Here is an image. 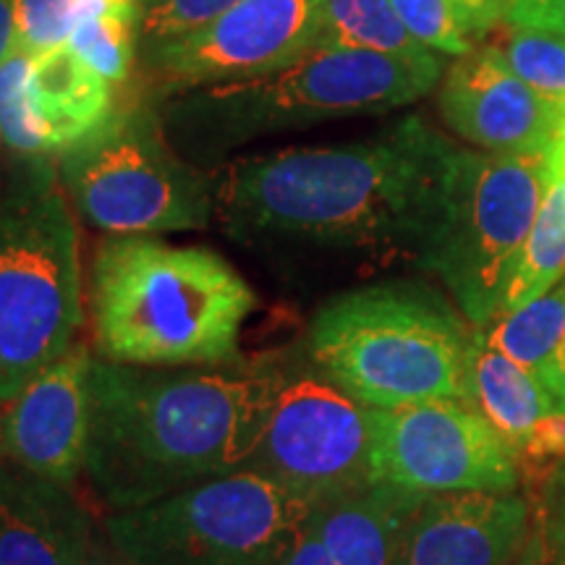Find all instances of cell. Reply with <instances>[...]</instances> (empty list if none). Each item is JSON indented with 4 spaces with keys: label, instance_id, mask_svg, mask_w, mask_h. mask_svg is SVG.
Returning a JSON list of instances; mask_svg holds the SVG:
<instances>
[{
    "label": "cell",
    "instance_id": "6da1fadb",
    "mask_svg": "<svg viewBox=\"0 0 565 565\" xmlns=\"http://www.w3.org/2000/svg\"><path fill=\"white\" fill-rule=\"evenodd\" d=\"M461 147L422 116L341 147L252 154L212 171L215 215L246 242L419 254Z\"/></svg>",
    "mask_w": 565,
    "mask_h": 565
},
{
    "label": "cell",
    "instance_id": "7a4b0ae2",
    "mask_svg": "<svg viewBox=\"0 0 565 565\" xmlns=\"http://www.w3.org/2000/svg\"><path fill=\"white\" fill-rule=\"evenodd\" d=\"M84 477L110 513L238 475L263 435L273 364L154 370L95 356Z\"/></svg>",
    "mask_w": 565,
    "mask_h": 565
},
{
    "label": "cell",
    "instance_id": "3957f363",
    "mask_svg": "<svg viewBox=\"0 0 565 565\" xmlns=\"http://www.w3.org/2000/svg\"><path fill=\"white\" fill-rule=\"evenodd\" d=\"M257 296L228 259L158 236H108L89 270L100 359L183 370L236 364Z\"/></svg>",
    "mask_w": 565,
    "mask_h": 565
},
{
    "label": "cell",
    "instance_id": "277c9868",
    "mask_svg": "<svg viewBox=\"0 0 565 565\" xmlns=\"http://www.w3.org/2000/svg\"><path fill=\"white\" fill-rule=\"evenodd\" d=\"M443 74V58L416 63L315 45L273 74L175 92L160 121L183 158L215 171L254 139L406 108L427 97Z\"/></svg>",
    "mask_w": 565,
    "mask_h": 565
},
{
    "label": "cell",
    "instance_id": "5b68a950",
    "mask_svg": "<svg viewBox=\"0 0 565 565\" xmlns=\"http://www.w3.org/2000/svg\"><path fill=\"white\" fill-rule=\"evenodd\" d=\"M471 322L408 282L356 288L317 309L307 356L366 408L466 398Z\"/></svg>",
    "mask_w": 565,
    "mask_h": 565
},
{
    "label": "cell",
    "instance_id": "8992f818",
    "mask_svg": "<svg viewBox=\"0 0 565 565\" xmlns=\"http://www.w3.org/2000/svg\"><path fill=\"white\" fill-rule=\"evenodd\" d=\"M74 212L47 158L0 202V404L74 349L82 328Z\"/></svg>",
    "mask_w": 565,
    "mask_h": 565
},
{
    "label": "cell",
    "instance_id": "52a82bcc",
    "mask_svg": "<svg viewBox=\"0 0 565 565\" xmlns=\"http://www.w3.org/2000/svg\"><path fill=\"white\" fill-rule=\"evenodd\" d=\"M58 181L82 221L108 236L202 231L215 217L212 171L168 139L160 113L126 105L58 154Z\"/></svg>",
    "mask_w": 565,
    "mask_h": 565
},
{
    "label": "cell",
    "instance_id": "ba28073f",
    "mask_svg": "<svg viewBox=\"0 0 565 565\" xmlns=\"http://www.w3.org/2000/svg\"><path fill=\"white\" fill-rule=\"evenodd\" d=\"M550 179V152H458L443 210L419 254L471 328L498 317Z\"/></svg>",
    "mask_w": 565,
    "mask_h": 565
},
{
    "label": "cell",
    "instance_id": "9c48e42d",
    "mask_svg": "<svg viewBox=\"0 0 565 565\" xmlns=\"http://www.w3.org/2000/svg\"><path fill=\"white\" fill-rule=\"evenodd\" d=\"M312 505L252 471L108 513L103 532L137 565H286Z\"/></svg>",
    "mask_w": 565,
    "mask_h": 565
},
{
    "label": "cell",
    "instance_id": "30bf717a",
    "mask_svg": "<svg viewBox=\"0 0 565 565\" xmlns=\"http://www.w3.org/2000/svg\"><path fill=\"white\" fill-rule=\"evenodd\" d=\"M270 364V412L244 471L312 508L372 484V408L351 398L309 356Z\"/></svg>",
    "mask_w": 565,
    "mask_h": 565
},
{
    "label": "cell",
    "instance_id": "8fae6325",
    "mask_svg": "<svg viewBox=\"0 0 565 565\" xmlns=\"http://www.w3.org/2000/svg\"><path fill=\"white\" fill-rule=\"evenodd\" d=\"M372 479L422 494L515 492L521 461L466 398L372 408Z\"/></svg>",
    "mask_w": 565,
    "mask_h": 565
},
{
    "label": "cell",
    "instance_id": "7c38bea8",
    "mask_svg": "<svg viewBox=\"0 0 565 565\" xmlns=\"http://www.w3.org/2000/svg\"><path fill=\"white\" fill-rule=\"evenodd\" d=\"M324 0H242L204 30L141 51L171 95L273 74L317 45Z\"/></svg>",
    "mask_w": 565,
    "mask_h": 565
},
{
    "label": "cell",
    "instance_id": "4fadbf2b",
    "mask_svg": "<svg viewBox=\"0 0 565 565\" xmlns=\"http://www.w3.org/2000/svg\"><path fill=\"white\" fill-rule=\"evenodd\" d=\"M92 356L74 343L0 412V454L19 469L68 490L84 477L89 443Z\"/></svg>",
    "mask_w": 565,
    "mask_h": 565
},
{
    "label": "cell",
    "instance_id": "5bb4252c",
    "mask_svg": "<svg viewBox=\"0 0 565 565\" xmlns=\"http://www.w3.org/2000/svg\"><path fill=\"white\" fill-rule=\"evenodd\" d=\"M443 121L463 141L494 154L550 152L563 116L508 68L494 45L454 61L437 92Z\"/></svg>",
    "mask_w": 565,
    "mask_h": 565
},
{
    "label": "cell",
    "instance_id": "9a60e30c",
    "mask_svg": "<svg viewBox=\"0 0 565 565\" xmlns=\"http://www.w3.org/2000/svg\"><path fill=\"white\" fill-rule=\"evenodd\" d=\"M534 519L519 492L429 494L391 565H513Z\"/></svg>",
    "mask_w": 565,
    "mask_h": 565
},
{
    "label": "cell",
    "instance_id": "2e32d148",
    "mask_svg": "<svg viewBox=\"0 0 565 565\" xmlns=\"http://www.w3.org/2000/svg\"><path fill=\"white\" fill-rule=\"evenodd\" d=\"M97 540L74 490L0 466V565H89Z\"/></svg>",
    "mask_w": 565,
    "mask_h": 565
},
{
    "label": "cell",
    "instance_id": "e0dca14e",
    "mask_svg": "<svg viewBox=\"0 0 565 565\" xmlns=\"http://www.w3.org/2000/svg\"><path fill=\"white\" fill-rule=\"evenodd\" d=\"M113 89L68 45L32 55L24 103L42 158L63 154L95 131L116 108Z\"/></svg>",
    "mask_w": 565,
    "mask_h": 565
},
{
    "label": "cell",
    "instance_id": "ac0fdd59",
    "mask_svg": "<svg viewBox=\"0 0 565 565\" xmlns=\"http://www.w3.org/2000/svg\"><path fill=\"white\" fill-rule=\"evenodd\" d=\"M429 494L372 482L312 508L309 526L335 565H391Z\"/></svg>",
    "mask_w": 565,
    "mask_h": 565
},
{
    "label": "cell",
    "instance_id": "d6986e66",
    "mask_svg": "<svg viewBox=\"0 0 565 565\" xmlns=\"http://www.w3.org/2000/svg\"><path fill=\"white\" fill-rule=\"evenodd\" d=\"M466 401L498 429L519 461L542 424L561 408L542 377L487 345L477 330L466 359Z\"/></svg>",
    "mask_w": 565,
    "mask_h": 565
},
{
    "label": "cell",
    "instance_id": "ffe728a7",
    "mask_svg": "<svg viewBox=\"0 0 565 565\" xmlns=\"http://www.w3.org/2000/svg\"><path fill=\"white\" fill-rule=\"evenodd\" d=\"M565 275V162L550 160V179L534 225L508 282L498 315L547 294Z\"/></svg>",
    "mask_w": 565,
    "mask_h": 565
},
{
    "label": "cell",
    "instance_id": "44dd1931",
    "mask_svg": "<svg viewBox=\"0 0 565 565\" xmlns=\"http://www.w3.org/2000/svg\"><path fill=\"white\" fill-rule=\"evenodd\" d=\"M317 45L370 51L416 63L440 58L408 34L391 0H324Z\"/></svg>",
    "mask_w": 565,
    "mask_h": 565
},
{
    "label": "cell",
    "instance_id": "7402d4cb",
    "mask_svg": "<svg viewBox=\"0 0 565 565\" xmlns=\"http://www.w3.org/2000/svg\"><path fill=\"white\" fill-rule=\"evenodd\" d=\"M475 330L487 345L540 377L565 335V275L547 294Z\"/></svg>",
    "mask_w": 565,
    "mask_h": 565
},
{
    "label": "cell",
    "instance_id": "603a6c76",
    "mask_svg": "<svg viewBox=\"0 0 565 565\" xmlns=\"http://www.w3.org/2000/svg\"><path fill=\"white\" fill-rule=\"evenodd\" d=\"M508 68L555 108L565 121V34L511 26L503 45H494Z\"/></svg>",
    "mask_w": 565,
    "mask_h": 565
},
{
    "label": "cell",
    "instance_id": "cb8c5ba5",
    "mask_svg": "<svg viewBox=\"0 0 565 565\" xmlns=\"http://www.w3.org/2000/svg\"><path fill=\"white\" fill-rule=\"evenodd\" d=\"M68 47L113 87L129 82L139 53V26L110 17H76Z\"/></svg>",
    "mask_w": 565,
    "mask_h": 565
},
{
    "label": "cell",
    "instance_id": "d4e9b609",
    "mask_svg": "<svg viewBox=\"0 0 565 565\" xmlns=\"http://www.w3.org/2000/svg\"><path fill=\"white\" fill-rule=\"evenodd\" d=\"M408 34L437 55H461L477 47V32L454 0H391Z\"/></svg>",
    "mask_w": 565,
    "mask_h": 565
},
{
    "label": "cell",
    "instance_id": "484cf974",
    "mask_svg": "<svg viewBox=\"0 0 565 565\" xmlns=\"http://www.w3.org/2000/svg\"><path fill=\"white\" fill-rule=\"evenodd\" d=\"M242 0H147L139 21V53L194 34Z\"/></svg>",
    "mask_w": 565,
    "mask_h": 565
},
{
    "label": "cell",
    "instance_id": "4316f807",
    "mask_svg": "<svg viewBox=\"0 0 565 565\" xmlns=\"http://www.w3.org/2000/svg\"><path fill=\"white\" fill-rule=\"evenodd\" d=\"M76 0H13L17 51L42 55L68 45Z\"/></svg>",
    "mask_w": 565,
    "mask_h": 565
},
{
    "label": "cell",
    "instance_id": "83f0119b",
    "mask_svg": "<svg viewBox=\"0 0 565 565\" xmlns=\"http://www.w3.org/2000/svg\"><path fill=\"white\" fill-rule=\"evenodd\" d=\"M32 55L13 51L0 63V145L26 160H42L30 118H26L24 82Z\"/></svg>",
    "mask_w": 565,
    "mask_h": 565
},
{
    "label": "cell",
    "instance_id": "f1b7e54d",
    "mask_svg": "<svg viewBox=\"0 0 565 565\" xmlns=\"http://www.w3.org/2000/svg\"><path fill=\"white\" fill-rule=\"evenodd\" d=\"M505 24L565 34V0H511Z\"/></svg>",
    "mask_w": 565,
    "mask_h": 565
},
{
    "label": "cell",
    "instance_id": "f546056e",
    "mask_svg": "<svg viewBox=\"0 0 565 565\" xmlns=\"http://www.w3.org/2000/svg\"><path fill=\"white\" fill-rule=\"evenodd\" d=\"M542 519H545V529L550 542H553V550L565 561V463L555 471L553 482H550L547 505L542 511Z\"/></svg>",
    "mask_w": 565,
    "mask_h": 565
},
{
    "label": "cell",
    "instance_id": "4dcf8cb0",
    "mask_svg": "<svg viewBox=\"0 0 565 565\" xmlns=\"http://www.w3.org/2000/svg\"><path fill=\"white\" fill-rule=\"evenodd\" d=\"M454 3L469 21L471 30L477 32V38H484L492 26L505 21L511 0H454Z\"/></svg>",
    "mask_w": 565,
    "mask_h": 565
},
{
    "label": "cell",
    "instance_id": "1f68e13d",
    "mask_svg": "<svg viewBox=\"0 0 565 565\" xmlns=\"http://www.w3.org/2000/svg\"><path fill=\"white\" fill-rule=\"evenodd\" d=\"M550 553H553V545H550L545 519H542L540 513L534 519V529L532 534H529L524 550H521V555L515 557L513 565H547Z\"/></svg>",
    "mask_w": 565,
    "mask_h": 565
},
{
    "label": "cell",
    "instance_id": "d6a6232c",
    "mask_svg": "<svg viewBox=\"0 0 565 565\" xmlns=\"http://www.w3.org/2000/svg\"><path fill=\"white\" fill-rule=\"evenodd\" d=\"M542 383L547 385V391L553 393V398L557 401V406L565 408V335L561 345H557L553 359L545 364V370H542Z\"/></svg>",
    "mask_w": 565,
    "mask_h": 565
},
{
    "label": "cell",
    "instance_id": "836d02e7",
    "mask_svg": "<svg viewBox=\"0 0 565 565\" xmlns=\"http://www.w3.org/2000/svg\"><path fill=\"white\" fill-rule=\"evenodd\" d=\"M286 565H335L333 557L328 555V550L322 547V542L317 540V534L312 532V526L307 529L303 540L299 542V547L294 550L291 561Z\"/></svg>",
    "mask_w": 565,
    "mask_h": 565
},
{
    "label": "cell",
    "instance_id": "e575fe53",
    "mask_svg": "<svg viewBox=\"0 0 565 565\" xmlns=\"http://www.w3.org/2000/svg\"><path fill=\"white\" fill-rule=\"evenodd\" d=\"M17 51V24H13V0H0V63Z\"/></svg>",
    "mask_w": 565,
    "mask_h": 565
},
{
    "label": "cell",
    "instance_id": "d590c367",
    "mask_svg": "<svg viewBox=\"0 0 565 565\" xmlns=\"http://www.w3.org/2000/svg\"><path fill=\"white\" fill-rule=\"evenodd\" d=\"M89 565H137L126 557L121 550H118L113 542L108 540V534L100 532V540H97L95 553L89 557Z\"/></svg>",
    "mask_w": 565,
    "mask_h": 565
},
{
    "label": "cell",
    "instance_id": "8d00e7d4",
    "mask_svg": "<svg viewBox=\"0 0 565 565\" xmlns=\"http://www.w3.org/2000/svg\"><path fill=\"white\" fill-rule=\"evenodd\" d=\"M550 545H553V542H550ZM547 565H565V561H563V557L557 555L555 550H553V553H550V561H547Z\"/></svg>",
    "mask_w": 565,
    "mask_h": 565
},
{
    "label": "cell",
    "instance_id": "74e56055",
    "mask_svg": "<svg viewBox=\"0 0 565 565\" xmlns=\"http://www.w3.org/2000/svg\"><path fill=\"white\" fill-rule=\"evenodd\" d=\"M555 145H557V147H565V121H563V126H561V134H557Z\"/></svg>",
    "mask_w": 565,
    "mask_h": 565
},
{
    "label": "cell",
    "instance_id": "f35d334b",
    "mask_svg": "<svg viewBox=\"0 0 565 565\" xmlns=\"http://www.w3.org/2000/svg\"><path fill=\"white\" fill-rule=\"evenodd\" d=\"M139 3H141V6H145V3H147V0H139Z\"/></svg>",
    "mask_w": 565,
    "mask_h": 565
}]
</instances>
